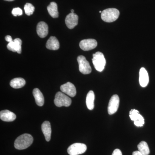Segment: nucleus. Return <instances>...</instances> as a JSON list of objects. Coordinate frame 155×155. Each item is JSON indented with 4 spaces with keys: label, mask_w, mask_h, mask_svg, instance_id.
<instances>
[{
    "label": "nucleus",
    "mask_w": 155,
    "mask_h": 155,
    "mask_svg": "<svg viewBox=\"0 0 155 155\" xmlns=\"http://www.w3.org/2000/svg\"><path fill=\"white\" fill-rule=\"evenodd\" d=\"M33 141L32 136L28 134H24L16 139L14 142V147L17 150L25 149L31 145Z\"/></svg>",
    "instance_id": "nucleus-1"
},
{
    "label": "nucleus",
    "mask_w": 155,
    "mask_h": 155,
    "mask_svg": "<svg viewBox=\"0 0 155 155\" xmlns=\"http://www.w3.org/2000/svg\"><path fill=\"white\" fill-rule=\"evenodd\" d=\"M120 13L116 8H108L104 10L101 14L103 21L107 22H112L116 21L119 18Z\"/></svg>",
    "instance_id": "nucleus-2"
},
{
    "label": "nucleus",
    "mask_w": 155,
    "mask_h": 155,
    "mask_svg": "<svg viewBox=\"0 0 155 155\" xmlns=\"http://www.w3.org/2000/svg\"><path fill=\"white\" fill-rule=\"evenodd\" d=\"M92 62L94 68L98 72H102L104 69L106 61L104 54L97 52L93 55Z\"/></svg>",
    "instance_id": "nucleus-3"
},
{
    "label": "nucleus",
    "mask_w": 155,
    "mask_h": 155,
    "mask_svg": "<svg viewBox=\"0 0 155 155\" xmlns=\"http://www.w3.org/2000/svg\"><path fill=\"white\" fill-rule=\"evenodd\" d=\"M55 105L58 107H68L70 106L72 103V100L64 93L58 92L56 94L54 100Z\"/></svg>",
    "instance_id": "nucleus-4"
},
{
    "label": "nucleus",
    "mask_w": 155,
    "mask_h": 155,
    "mask_svg": "<svg viewBox=\"0 0 155 155\" xmlns=\"http://www.w3.org/2000/svg\"><path fill=\"white\" fill-rule=\"evenodd\" d=\"M86 150V145L82 143H75L68 147L67 152L70 155H78L85 153Z\"/></svg>",
    "instance_id": "nucleus-5"
},
{
    "label": "nucleus",
    "mask_w": 155,
    "mask_h": 155,
    "mask_svg": "<svg viewBox=\"0 0 155 155\" xmlns=\"http://www.w3.org/2000/svg\"><path fill=\"white\" fill-rule=\"evenodd\" d=\"M77 61L79 65V71L82 74L86 75L91 72V68L89 63L87 61L84 56L80 55L77 58Z\"/></svg>",
    "instance_id": "nucleus-6"
},
{
    "label": "nucleus",
    "mask_w": 155,
    "mask_h": 155,
    "mask_svg": "<svg viewBox=\"0 0 155 155\" xmlns=\"http://www.w3.org/2000/svg\"><path fill=\"white\" fill-rule=\"evenodd\" d=\"M120 103L119 97L115 94L111 97L108 107V113L110 115H113L118 110Z\"/></svg>",
    "instance_id": "nucleus-7"
},
{
    "label": "nucleus",
    "mask_w": 155,
    "mask_h": 155,
    "mask_svg": "<svg viewBox=\"0 0 155 155\" xmlns=\"http://www.w3.org/2000/svg\"><path fill=\"white\" fill-rule=\"evenodd\" d=\"M97 43L94 39H87L81 41L79 43L81 48L84 51H88L96 48Z\"/></svg>",
    "instance_id": "nucleus-8"
},
{
    "label": "nucleus",
    "mask_w": 155,
    "mask_h": 155,
    "mask_svg": "<svg viewBox=\"0 0 155 155\" xmlns=\"http://www.w3.org/2000/svg\"><path fill=\"white\" fill-rule=\"evenodd\" d=\"M62 92L66 94L69 96L74 97L76 95V90L75 85L70 82L64 84L61 86Z\"/></svg>",
    "instance_id": "nucleus-9"
},
{
    "label": "nucleus",
    "mask_w": 155,
    "mask_h": 155,
    "mask_svg": "<svg viewBox=\"0 0 155 155\" xmlns=\"http://www.w3.org/2000/svg\"><path fill=\"white\" fill-rule=\"evenodd\" d=\"M22 41L20 38L15 39L13 41L9 42L7 45L8 49L13 52H17L18 54L22 52Z\"/></svg>",
    "instance_id": "nucleus-10"
},
{
    "label": "nucleus",
    "mask_w": 155,
    "mask_h": 155,
    "mask_svg": "<svg viewBox=\"0 0 155 155\" xmlns=\"http://www.w3.org/2000/svg\"><path fill=\"white\" fill-rule=\"evenodd\" d=\"M78 16L75 13H71L68 14L65 19V23L68 28L72 29L78 25Z\"/></svg>",
    "instance_id": "nucleus-11"
},
{
    "label": "nucleus",
    "mask_w": 155,
    "mask_h": 155,
    "mask_svg": "<svg viewBox=\"0 0 155 155\" xmlns=\"http://www.w3.org/2000/svg\"><path fill=\"white\" fill-rule=\"evenodd\" d=\"M37 32L40 37L44 38L48 33V27L44 22H39L37 26Z\"/></svg>",
    "instance_id": "nucleus-12"
},
{
    "label": "nucleus",
    "mask_w": 155,
    "mask_h": 155,
    "mask_svg": "<svg viewBox=\"0 0 155 155\" xmlns=\"http://www.w3.org/2000/svg\"><path fill=\"white\" fill-rule=\"evenodd\" d=\"M0 119L4 122H13L16 119V115L8 110H4L0 112Z\"/></svg>",
    "instance_id": "nucleus-13"
},
{
    "label": "nucleus",
    "mask_w": 155,
    "mask_h": 155,
    "mask_svg": "<svg viewBox=\"0 0 155 155\" xmlns=\"http://www.w3.org/2000/svg\"><path fill=\"white\" fill-rule=\"evenodd\" d=\"M149 75L148 72L143 67H142L140 70L139 82L142 87H146L149 83Z\"/></svg>",
    "instance_id": "nucleus-14"
},
{
    "label": "nucleus",
    "mask_w": 155,
    "mask_h": 155,
    "mask_svg": "<svg viewBox=\"0 0 155 155\" xmlns=\"http://www.w3.org/2000/svg\"><path fill=\"white\" fill-rule=\"evenodd\" d=\"M41 129L43 133L44 134L46 140L48 142L51 140V124L48 121H45L41 125Z\"/></svg>",
    "instance_id": "nucleus-15"
},
{
    "label": "nucleus",
    "mask_w": 155,
    "mask_h": 155,
    "mask_svg": "<svg viewBox=\"0 0 155 155\" xmlns=\"http://www.w3.org/2000/svg\"><path fill=\"white\" fill-rule=\"evenodd\" d=\"M46 46L48 49L57 50L60 48V43L55 37L51 36L48 40Z\"/></svg>",
    "instance_id": "nucleus-16"
},
{
    "label": "nucleus",
    "mask_w": 155,
    "mask_h": 155,
    "mask_svg": "<svg viewBox=\"0 0 155 155\" xmlns=\"http://www.w3.org/2000/svg\"><path fill=\"white\" fill-rule=\"evenodd\" d=\"M33 95L37 105L42 107L44 104V97L41 92L38 88H35L33 91Z\"/></svg>",
    "instance_id": "nucleus-17"
},
{
    "label": "nucleus",
    "mask_w": 155,
    "mask_h": 155,
    "mask_svg": "<svg viewBox=\"0 0 155 155\" xmlns=\"http://www.w3.org/2000/svg\"><path fill=\"white\" fill-rule=\"evenodd\" d=\"M95 95L92 91H90L87 95L86 104L87 108L90 110H93L94 107Z\"/></svg>",
    "instance_id": "nucleus-18"
},
{
    "label": "nucleus",
    "mask_w": 155,
    "mask_h": 155,
    "mask_svg": "<svg viewBox=\"0 0 155 155\" xmlns=\"http://www.w3.org/2000/svg\"><path fill=\"white\" fill-rule=\"evenodd\" d=\"M47 10L49 14L53 18H58L59 16L58 11V5L54 2H52L48 6Z\"/></svg>",
    "instance_id": "nucleus-19"
},
{
    "label": "nucleus",
    "mask_w": 155,
    "mask_h": 155,
    "mask_svg": "<svg viewBox=\"0 0 155 155\" xmlns=\"http://www.w3.org/2000/svg\"><path fill=\"white\" fill-rule=\"evenodd\" d=\"M25 84V81L22 78H17L11 81L10 84L14 88H20L23 87Z\"/></svg>",
    "instance_id": "nucleus-20"
},
{
    "label": "nucleus",
    "mask_w": 155,
    "mask_h": 155,
    "mask_svg": "<svg viewBox=\"0 0 155 155\" xmlns=\"http://www.w3.org/2000/svg\"><path fill=\"white\" fill-rule=\"evenodd\" d=\"M138 151L143 155H148L150 153V149L147 143L145 141L140 142L137 145Z\"/></svg>",
    "instance_id": "nucleus-21"
},
{
    "label": "nucleus",
    "mask_w": 155,
    "mask_h": 155,
    "mask_svg": "<svg viewBox=\"0 0 155 155\" xmlns=\"http://www.w3.org/2000/svg\"><path fill=\"white\" fill-rule=\"evenodd\" d=\"M129 116L132 121H135L137 120L144 121V118L140 114L139 112L135 109H133L129 113Z\"/></svg>",
    "instance_id": "nucleus-22"
},
{
    "label": "nucleus",
    "mask_w": 155,
    "mask_h": 155,
    "mask_svg": "<svg viewBox=\"0 0 155 155\" xmlns=\"http://www.w3.org/2000/svg\"><path fill=\"white\" fill-rule=\"evenodd\" d=\"M24 9L25 14L28 16L32 15L35 11V7L30 3H26L24 6Z\"/></svg>",
    "instance_id": "nucleus-23"
},
{
    "label": "nucleus",
    "mask_w": 155,
    "mask_h": 155,
    "mask_svg": "<svg viewBox=\"0 0 155 155\" xmlns=\"http://www.w3.org/2000/svg\"><path fill=\"white\" fill-rule=\"evenodd\" d=\"M12 14L14 17L21 16L22 14V11L20 8H14L12 10Z\"/></svg>",
    "instance_id": "nucleus-24"
},
{
    "label": "nucleus",
    "mask_w": 155,
    "mask_h": 155,
    "mask_svg": "<svg viewBox=\"0 0 155 155\" xmlns=\"http://www.w3.org/2000/svg\"><path fill=\"white\" fill-rule=\"evenodd\" d=\"M144 124V121L142 120H137L134 121V124L137 127H142Z\"/></svg>",
    "instance_id": "nucleus-25"
},
{
    "label": "nucleus",
    "mask_w": 155,
    "mask_h": 155,
    "mask_svg": "<svg viewBox=\"0 0 155 155\" xmlns=\"http://www.w3.org/2000/svg\"><path fill=\"white\" fill-rule=\"evenodd\" d=\"M112 155H122V152L118 149L114 150Z\"/></svg>",
    "instance_id": "nucleus-26"
},
{
    "label": "nucleus",
    "mask_w": 155,
    "mask_h": 155,
    "mask_svg": "<svg viewBox=\"0 0 155 155\" xmlns=\"http://www.w3.org/2000/svg\"><path fill=\"white\" fill-rule=\"evenodd\" d=\"M5 39L6 41L8 42L9 43L13 41L12 37L10 35H7L5 38Z\"/></svg>",
    "instance_id": "nucleus-27"
},
{
    "label": "nucleus",
    "mask_w": 155,
    "mask_h": 155,
    "mask_svg": "<svg viewBox=\"0 0 155 155\" xmlns=\"http://www.w3.org/2000/svg\"><path fill=\"white\" fill-rule=\"evenodd\" d=\"M132 155H143L142 153H140L139 151H136L134 152Z\"/></svg>",
    "instance_id": "nucleus-28"
},
{
    "label": "nucleus",
    "mask_w": 155,
    "mask_h": 155,
    "mask_svg": "<svg viewBox=\"0 0 155 155\" xmlns=\"http://www.w3.org/2000/svg\"><path fill=\"white\" fill-rule=\"evenodd\" d=\"M4 1H8V2H12V1H14V0H4Z\"/></svg>",
    "instance_id": "nucleus-29"
},
{
    "label": "nucleus",
    "mask_w": 155,
    "mask_h": 155,
    "mask_svg": "<svg viewBox=\"0 0 155 155\" xmlns=\"http://www.w3.org/2000/svg\"><path fill=\"white\" fill-rule=\"evenodd\" d=\"M71 13H74V10H73V9H72V10H71Z\"/></svg>",
    "instance_id": "nucleus-30"
},
{
    "label": "nucleus",
    "mask_w": 155,
    "mask_h": 155,
    "mask_svg": "<svg viewBox=\"0 0 155 155\" xmlns=\"http://www.w3.org/2000/svg\"><path fill=\"white\" fill-rule=\"evenodd\" d=\"M100 13H102V11H100Z\"/></svg>",
    "instance_id": "nucleus-31"
}]
</instances>
